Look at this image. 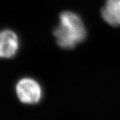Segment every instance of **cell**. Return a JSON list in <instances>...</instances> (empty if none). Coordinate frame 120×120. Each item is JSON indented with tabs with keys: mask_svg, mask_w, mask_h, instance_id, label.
Here are the masks:
<instances>
[{
	"mask_svg": "<svg viewBox=\"0 0 120 120\" xmlns=\"http://www.w3.org/2000/svg\"><path fill=\"white\" fill-rule=\"evenodd\" d=\"M53 35L60 47L73 49L86 38V27L77 14L64 11L60 14V23L53 30Z\"/></svg>",
	"mask_w": 120,
	"mask_h": 120,
	"instance_id": "obj_1",
	"label": "cell"
},
{
	"mask_svg": "<svg viewBox=\"0 0 120 120\" xmlns=\"http://www.w3.org/2000/svg\"><path fill=\"white\" fill-rule=\"evenodd\" d=\"M19 99L23 103L34 104L38 102L41 97V90L36 81L31 78H23L16 86Z\"/></svg>",
	"mask_w": 120,
	"mask_h": 120,
	"instance_id": "obj_2",
	"label": "cell"
},
{
	"mask_svg": "<svg viewBox=\"0 0 120 120\" xmlns=\"http://www.w3.org/2000/svg\"><path fill=\"white\" fill-rule=\"evenodd\" d=\"M19 47L17 35L9 30H3L0 34V56L8 59L15 55Z\"/></svg>",
	"mask_w": 120,
	"mask_h": 120,
	"instance_id": "obj_3",
	"label": "cell"
},
{
	"mask_svg": "<svg viewBox=\"0 0 120 120\" xmlns=\"http://www.w3.org/2000/svg\"><path fill=\"white\" fill-rule=\"evenodd\" d=\"M101 16L108 24L120 26V0H106L101 9Z\"/></svg>",
	"mask_w": 120,
	"mask_h": 120,
	"instance_id": "obj_4",
	"label": "cell"
}]
</instances>
